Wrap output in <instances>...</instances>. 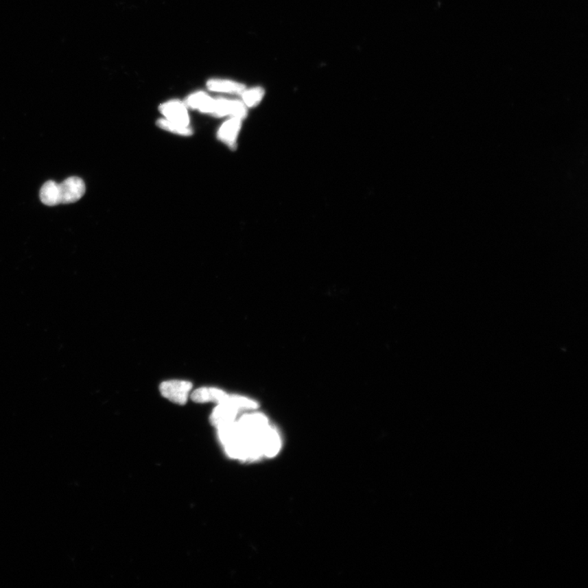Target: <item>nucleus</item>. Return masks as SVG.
<instances>
[{
	"mask_svg": "<svg viewBox=\"0 0 588 588\" xmlns=\"http://www.w3.org/2000/svg\"><path fill=\"white\" fill-rule=\"evenodd\" d=\"M228 395L220 388L203 387L195 390L190 397L196 403H215L217 405L225 402Z\"/></svg>",
	"mask_w": 588,
	"mask_h": 588,
	"instance_id": "6e6552de",
	"label": "nucleus"
},
{
	"mask_svg": "<svg viewBox=\"0 0 588 588\" xmlns=\"http://www.w3.org/2000/svg\"><path fill=\"white\" fill-rule=\"evenodd\" d=\"M207 88L210 91L227 93H242L246 90V86L233 80H209Z\"/></svg>",
	"mask_w": 588,
	"mask_h": 588,
	"instance_id": "9d476101",
	"label": "nucleus"
},
{
	"mask_svg": "<svg viewBox=\"0 0 588 588\" xmlns=\"http://www.w3.org/2000/svg\"><path fill=\"white\" fill-rule=\"evenodd\" d=\"M242 413L236 408L231 405L228 401H225L221 403H217L214 408L211 415H210V423L214 427H219L221 425L233 423L237 420L239 414Z\"/></svg>",
	"mask_w": 588,
	"mask_h": 588,
	"instance_id": "0eeeda50",
	"label": "nucleus"
},
{
	"mask_svg": "<svg viewBox=\"0 0 588 588\" xmlns=\"http://www.w3.org/2000/svg\"><path fill=\"white\" fill-rule=\"evenodd\" d=\"M192 389L191 381L185 380H169L163 381L160 392L163 397L179 405H186Z\"/></svg>",
	"mask_w": 588,
	"mask_h": 588,
	"instance_id": "f03ea898",
	"label": "nucleus"
},
{
	"mask_svg": "<svg viewBox=\"0 0 588 588\" xmlns=\"http://www.w3.org/2000/svg\"><path fill=\"white\" fill-rule=\"evenodd\" d=\"M211 115L215 117H231L243 119L247 117L246 106L236 100L214 99Z\"/></svg>",
	"mask_w": 588,
	"mask_h": 588,
	"instance_id": "7ed1b4c3",
	"label": "nucleus"
},
{
	"mask_svg": "<svg viewBox=\"0 0 588 588\" xmlns=\"http://www.w3.org/2000/svg\"><path fill=\"white\" fill-rule=\"evenodd\" d=\"M264 91L261 88H253L250 90H244L242 93L243 103L248 107L255 106L263 99Z\"/></svg>",
	"mask_w": 588,
	"mask_h": 588,
	"instance_id": "ddd939ff",
	"label": "nucleus"
},
{
	"mask_svg": "<svg viewBox=\"0 0 588 588\" xmlns=\"http://www.w3.org/2000/svg\"><path fill=\"white\" fill-rule=\"evenodd\" d=\"M40 199L46 205L55 206L61 204L59 184L53 181L45 183L40 191Z\"/></svg>",
	"mask_w": 588,
	"mask_h": 588,
	"instance_id": "9b49d317",
	"label": "nucleus"
},
{
	"mask_svg": "<svg viewBox=\"0 0 588 588\" xmlns=\"http://www.w3.org/2000/svg\"><path fill=\"white\" fill-rule=\"evenodd\" d=\"M242 119L231 117L223 123L217 131V139L231 150L237 145V137L242 128Z\"/></svg>",
	"mask_w": 588,
	"mask_h": 588,
	"instance_id": "423d86ee",
	"label": "nucleus"
},
{
	"mask_svg": "<svg viewBox=\"0 0 588 588\" xmlns=\"http://www.w3.org/2000/svg\"><path fill=\"white\" fill-rule=\"evenodd\" d=\"M59 190L62 204L75 203L84 195L85 184L82 179L71 177L59 184Z\"/></svg>",
	"mask_w": 588,
	"mask_h": 588,
	"instance_id": "20e7f679",
	"label": "nucleus"
},
{
	"mask_svg": "<svg viewBox=\"0 0 588 588\" xmlns=\"http://www.w3.org/2000/svg\"><path fill=\"white\" fill-rule=\"evenodd\" d=\"M214 99L204 92H196L187 98L186 105L202 113L211 115Z\"/></svg>",
	"mask_w": 588,
	"mask_h": 588,
	"instance_id": "1a4fd4ad",
	"label": "nucleus"
},
{
	"mask_svg": "<svg viewBox=\"0 0 588 588\" xmlns=\"http://www.w3.org/2000/svg\"><path fill=\"white\" fill-rule=\"evenodd\" d=\"M161 113L169 121L183 124V126H190V117H189L186 105L183 102L173 100L163 103L158 107Z\"/></svg>",
	"mask_w": 588,
	"mask_h": 588,
	"instance_id": "39448f33",
	"label": "nucleus"
},
{
	"mask_svg": "<svg viewBox=\"0 0 588 588\" xmlns=\"http://www.w3.org/2000/svg\"><path fill=\"white\" fill-rule=\"evenodd\" d=\"M157 126L162 130L170 132L172 134L186 137L193 134V130L190 126H183V124L169 121L165 118L158 119Z\"/></svg>",
	"mask_w": 588,
	"mask_h": 588,
	"instance_id": "f8f14e48",
	"label": "nucleus"
},
{
	"mask_svg": "<svg viewBox=\"0 0 588 588\" xmlns=\"http://www.w3.org/2000/svg\"><path fill=\"white\" fill-rule=\"evenodd\" d=\"M237 437L223 446L229 458L253 462L273 458L280 452L281 436L265 414L255 410L246 412L237 419Z\"/></svg>",
	"mask_w": 588,
	"mask_h": 588,
	"instance_id": "f257e3e1",
	"label": "nucleus"
}]
</instances>
